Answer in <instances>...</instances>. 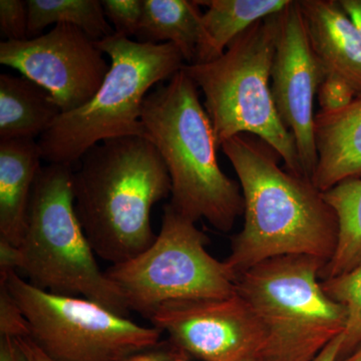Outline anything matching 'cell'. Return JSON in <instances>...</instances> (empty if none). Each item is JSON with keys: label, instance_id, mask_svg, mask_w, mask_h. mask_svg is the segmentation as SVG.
Wrapping results in <instances>:
<instances>
[{"label": "cell", "instance_id": "obj_1", "mask_svg": "<svg viewBox=\"0 0 361 361\" xmlns=\"http://www.w3.org/2000/svg\"><path fill=\"white\" fill-rule=\"evenodd\" d=\"M220 149L236 172L244 198L243 227L232 237L225 260L236 277L280 256L308 255L329 262L338 222L322 192L280 167L279 154L256 135H236Z\"/></svg>", "mask_w": 361, "mask_h": 361}, {"label": "cell", "instance_id": "obj_2", "mask_svg": "<svg viewBox=\"0 0 361 361\" xmlns=\"http://www.w3.org/2000/svg\"><path fill=\"white\" fill-rule=\"evenodd\" d=\"M78 163L75 210L96 255L114 265L147 250L157 238L152 209L172 189L155 145L144 137L106 140Z\"/></svg>", "mask_w": 361, "mask_h": 361}, {"label": "cell", "instance_id": "obj_3", "mask_svg": "<svg viewBox=\"0 0 361 361\" xmlns=\"http://www.w3.org/2000/svg\"><path fill=\"white\" fill-rule=\"evenodd\" d=\"M199 92L182 68L149 92L142 122L168 169L169 204L187 219H205L227 233L244 214V198L239 183L221 170L217 139Z\"/></svg>", "mask_w": 361, "mask_h": 361}, {"label": "cell", "instance_id": "obj_4", "mask_svg": "<svg viewBox=\"0 0 361 361\" xmlns=\"http://www.w3.org/2000/svg\"><path fill=\"white\" fill-rule=\"evenodd\" d=\"M97 45L110 58V70L90 102L61 113L39 137L42 160L47 164L73 168L90 148L106 140L149 139L142 108L149 89L186 65L172 44H142L114 33Z\"/></svg>", "mask_w": 361, "mask_h": 361}, {"label": "cell", "instance_id": "obj_5", "mask_svg": "<svg viewBox=\"0 0 361 361\" xmlns=\"http://www.w3.org/2000/svg\"><path fill=\"white\" fill-rule=\"evenodd\" d=\"M73 168L47 164L33 186L25 237L16 248V272L35 288L80 297L129 317L125 299L106 272L75 210Z\"/></svg>", "mask_w": 361, "mask_h": 361}, {"label": "cell", "instance_id": "obj_6", "mask_svg": "<svg viewBox=\"0 0 361 361\" xmlns=\"http://www.w3.org/2000/svg\"><path fill=\"white\" fill-rule=\"evenodd\" d=\"M278 13L249 27L219 58L183 70L205 97L219 149L236 135H256L279 154L285 170L303 177L295 140L280 120L271 92Z\"/></svg>", "mask_w": 361, "mask_h": 361}, {"label": "cell", "instance_id": "obj_7", "mask_svg": "<svg viewBox=\"0 0 361 361\" xmlns=\"http://www.w3.org/2000/svg\"><path fill=\"white\" fill-rule=\"evenodd\" d=\"M322 259H268L236 277V293L257 318L264 342L255 361H313L345 329V308L322 287Z\"/></svg>", "mask_w": 361, "mask_h": 361}, {"label": "cell", "instance_id": "obj_8", "mask_svg": "<svg viewBox=\"0 0 361 361\" xmlns=\"http://www.w3.org/2000/svg\"><path fill=\"white\" fill-rule=\"evenodd\" d=\"M208 237L170 204L160 233L147 250L104 271L130 310L145 317L161 303L226 298L236 294V275L206 250Z\"/></svg>", "mask_w": 361, "mask_h": 361}, {"label": "cell", "instance_id": "obj_9", "mask_svg": "<svg viewBox=\"0 0 361 361\" xmlns=\"http://www.w3.org/2000/svg\"><path fill=\"white\" fill-rule=\"evenodd\" d=\"M35 344L54 361H122L160 342L163 332L80 297L35 288L16 271L0 272Z\"/></svg>", "mask_w": 361, "mask_h": 361}, {"label": "cell", "instance_id": "obj_10", "mask_svg": "<svg viewBox=\"0 0 361 361\" xmlns=\"http://www.w3.org/2000/svg\"><path fill=\"white\" fill-rule=\"evenodd\" d=\"M0 63L44 87L63 113L90 102L110 70L97 42L70 25H54L35 39L4 40Z\"/></svg>", "mask_w": 361, "mask_h": 361}, {"label": "cell", "instance_id": "obj_11", "mask_svg": "<svg viewBox=\"0 0 361 361\" xmlns=\"http://www.w3.org/2000/svg\"><path fill=\"white\" fill-rule=\"evenodd\" d=\"M148 319L190 357L201 361L255 360L264 342L257 318L237 293L168 301Z\"/></svg>", "mask_w": 361, "mask_h": 361}, {"label": "cell", "instance_id": "obj_12", "mask_svg": "<svg viewBox=\"0 0 361 361\" xmlns=\"http://www.w3.org/2000/svg\"><path fill=\"white\" fill-rule=\"evenodd\" d=\"M324 78V71L311 47L298 1L290 0L278 13L271 92L280 120L295 140L303 177L310 180L317 164L313 104Z\"/></svg>", "mask_w": 361, "mask_h": 361}, {"label": "cell", "instance_id": "obj_13", "mask_svg": "<svg viewBox=\"0 0 361 361\" xmlns=\"http://www.w3.org/2000/svg\"><path fill=\"white\" fill-rule=\"evenodd\" d=\"M306 32L325 75L345 80L361 97V40L336 0H298Z\"/></svg>", "mask_w": 361, "mask_h": 361}, {"label": "cell", "instance_id": "obj_14", "mask_svg": "<svg viewBox=\"0 0 361 361\" xmlns=\"http://www.w3.org/2000/svg\"><path fill=\"white\" fill-rule=\"evenodd\" d=\"M317 164L312 183L326 192L342 180L361 178V97L336 111L315 115Z\"/></svg>", "mask_w": 361, "mask_h": 361}, {"label": "cell", "instance_id": "obj_15", "mask_svg": "<svg viewBox=\"0 0 361 361\" xmlns=\"http://www.w3.org/2000/svg\"><path fill=\"white\" fill-rule=\"evenodd\" d=\"M42 160L35 140L0 141V239L13 246H20L25 237Z\"/></svg>", "mask_w": 361, "mask_h": 361}, {"label": "cell", "instance_id": "obj_16", "mask_svg": "<svg viewBox=\"0 0 361 361\" xmlns=\"http://www.w3.org/2000/svg\"><path fill=\"white\" fill-rule=\"evenodd\" d=\"M63 113L49 92L23 75H0V141L35 140Z\"/></svg>", "mask_w": 361, "mask_h": 361}, {"label": "cell", "instance_id": "obj_17", "mask_svg": "<svg viewBox=\"0 0 361 361\" xmlns=\"http://www.w3.org/2000/svg\"><path fill=\"white\" fill-rule=\"evenodd\" d=\"M203 40L194 63H208L224 54L233 40L257 21L280 13L290 0H204Z\"/></svg>", "mask_w": 361, "mask_h": 361}, {"label": "cell", "instance_id": "obj_18", "mask_svg": "<svg viewBox=\"0 0 361 361\" xmlns=\"http://www.w3.org/2000/svg\"><path fill=\"white\" fill-rule=\"evenodd\" d=\"M199 6L188 0H144L137 42L174 44L186 65H192L204 37Z\"/></svg>", "mask_w": 361, "mask_h": 361}, {"label": "cell", "instance_id": "obj_19", "mask_svg": "<svg viewBox=\"0 0 361 361\" xmlns=\"http://www.w3.org/2000/svg\"><path fill=\"white\" fill-rule=\"evenodd\" d=\"M336 213L338 238L334 256L325 263L320 280L350 272L361 266V178L342 180L323 192Z\"/></svg>", "mask_w": 361, "mask_h": 361}, {"label": "cell", "instance_id": "obj_20", "mask_svg": "<svg viewBox=\"0 0 361 361\" xmlns=\"http://www.w3.org/2000/svg\"><path fill=\"white\" fill-rule=\"evenodd\" d=\"M28 39L51 25H70L99 42L115 33L99 0H27Z\"/></svg>", "mask_w": 361, "mask_h": 361}, {"label": "cell", "instance_id": "obj_21", "mask_svg": "<svg viewBox=\"0 0 361 361\" xmlns=\"http://www.w3.org/2000/svg\"><path fill=\"white\" fill-rule=\"evenodd\" d=\"M322 287L329 298L345 308L348 314L339 361L348 357L361 342V266L350 272L322 280Z\"/></svg>", "mask_w": 361, "mask_h": 361}, {"label": "cell", "instance_id": "obj_22", "mask_svg": "<svg viewBox=\"0 0 361 361\" xmlns=\"http://www.w3.org/2000/svg\"><path fill=\"white\" fill-rule=\"evenodd\" d=\"M104 16L116 35L135 37L141 25L144 0H102Z\"/></svg>", "mask_w": 361, "mask_h": 361}, {"label": "cell", "instance_id": "obj_23", "mask_svg": "<svg viewBox=\"0 0 361 361\" xmlns=\"http://www.w3.org/2000/svg\"><path fill=\"white\" fill-rule=\"evenodd\" d=\"M30 336L27 320L9 291L6 282L0 279V336L20 339Z\"/></svg>", "mask_w": 361, "mask_h": 361}, {"label": "cell", "instance_id": "obj_24", "mask_svg": "<svg viewBox=\"0 0 361 361\" xmlns=\"http://www.w3.org/2000/svg\"><path fill=\"white\" fill-rule=\"evenodd\" d=\"M0 32L6 40L23 42L28 39L27 1H0Z\"/></svg>", "mask_w": 361, "mask_h": 361}, {"label": "cell", "instance_id": "obj_25", "mask_svg": "<svg viewBox=\"0 0 361 361\" xmlns=\"http://www.w3.org/2000/svg\"><path fill=\"white\" fill-rule=\"evenodd\" d=\"M357 97L355 90L341 78L325 75L319 87L317 99L320 111H336L348 106Z\"/></svg>", "mask_w": 361, "mask_h": 361}, {"label": "cell", "instance_id": "obj_26", "mask_svg": "<svg viewBox=\"0 0 361 361\" xmlns=\"http://www.w3.org/2000/svg\"><path fill=\"white\" fill-rule=\"evenodd\" d=\"M190 360V356L182 349L167 339L157 343L152 348L139 351L134 355L128 356L122 361H187Z\"/></svg>", "mask_w": 361, "mask_h": 361}, {"label": "cell", "instance_id": "obj_27", "mask_svg": "<svg viewBox=\"0 0 361 361\" xmlns=\"http://www.w3.org/2000/svg\"><path fill=\"white\" fill-rule=\"evenodd\" d=\"M0 361H30L18 339L0 336Z\"/></svg>", "mask_w": 361, "mask_h": 361}, {"label": "cell", "instance_id": "obj_28", "mask_svg": "<svg viewBox=\"0 0 361 361\" xmlns=\"http://www.w3.org/2000/svg\"><path fill=\"white\" fill-rule=\"evenodd\" d=\"M339 4L353 21L361 40V0H339Z\"/></svg>", "mask_w": 361, "mask_h": 361}, {"label": "cell", "instance_id": "obj_29", "mask_svg": "<svg viewBox=\"0 0 361 361\" xmlns=\"http://www.w3.org/2000/svg\"><path fill=\"white\" fill-rule=\"evenodd\" d=\"M18 341L20 342L21 348L25 350V355H27L30 361H54L45 355L44 351L30 337L20 338Z\"/></svg>", "mask_w": 361, "mask_h": 361}, {"label": "cell", "instance_id": "obj_30", "mask_svg": "<svg viewBox=\"0 0 361 361\" xmlns=\"http://www.w3.org/2000/svg\"><path fill=\"white\" fill-rule=\"evenodd\" d=\"M342 341H343V334L336 337L334 341L330 342L317 357L313 361H337L338 360L339 351H341Z\"/></svg>", "mask_w": 361, "mask_h": 361}, {"label": "cell", "instance_id": "obj_31", "mask_svg": "<svg viewBox=\"0 0 361 361\" xmlns=\"http://www.w3.org/2000/svg\"><path fill=\"white\" fill-rule=\"evenodd\" d=\"M339 361H361V342L348 357Z\"/></svg>", "mask_w": 361, "mask_h": 361}, {"label": "cell", "instance_id": "obj_32", "mask_svg": "<svg viewBox=\"0 0 361 361\" xmlns=\"http://www.w3.org/2000/svg\"><path fill=\"white\" fill-rule=\"evenodd\" d=\"M250 361H255V360H250Z\"/></svg>", "mask_w": 361, "mask_h": 361}, {"label": "cell", "instance_id": "obj_33", "mask_svg": "<svg viewBox=\"0 0 361 361\" xmlns=\"http://www.w3.org/2000/svg\"><path fill=\"white\" fill-rule=\"evenodd\" d=\"M187 361H190V360H187Z\"/></svg>", "mask_w": 361, "mask_h": 361}]
</instances>
